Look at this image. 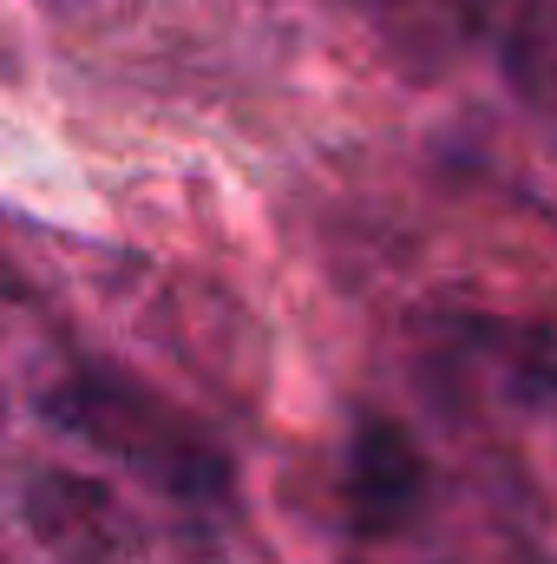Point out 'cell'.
<instances>
[{
  "instance_id": "cell-3",
  "label": "cell",
  "mask_w": 557,
  "mask_h": 564,
  "mask_svg": "<svg viewBox=\"0 0 557 564\" xmlns=\"http://www.w3.org/2000/svg\"><path fill=\"white\" fill-rule=\"evenodd\" d=\"M426 492V459L414 453V440L394 421L368 414L354 426V446H348V499H354V519L368 532H394Z\"/></svg>"
},
{
  "instance_id": "cell-2",
  "label": "cell",
  "mask_w": 557,
  "mask_h": 564,
  "mask_svg": "<svg viewBox=\"0 0 557 564\" xmlns=\"http://www.w3.org/2000/svg\"><path fill=\"white\" fill-rule=\"evenodd\" d=\"M20 519L26 532L66 564H139V525L132 512L86 473L40 466L20 486Z\"/></svg>"
},
{
  "instance_id": "cell-1",
  "label": "cell",
  "mask_w": 557,
  "mask_h": 564,
  "mask_svg": "<svg viewBox=\"0 0 557 564\" xmlns=\"http://www.w3.org/2000/svg\"><path fill=\"white\" fill-rule=\"evenodd\" d=\"M46 421L73 440H86L92 453L132 466L139 479L177 492V499H223L230 492V466L223 453L184 421L177 408H164L157 394H144L125 375H73L46 394Z\"/></svg>"
},
{
  "instance_id": "cell-4",
  "label": "cell",
  "mask_w": 557,
  "mask_h": 564,
  "mask_svg": "<svg viewBox=\"0 0 557 564\" xmlns=\"http://www.w3.org/2000/svg\"><path fill=\"white\" fill-rule=\"evenodd\" d=\"M499 348V368L518 381V394L557 401V328L545 322H512V328H479Z\"/></svg>"
}]
</instances>
